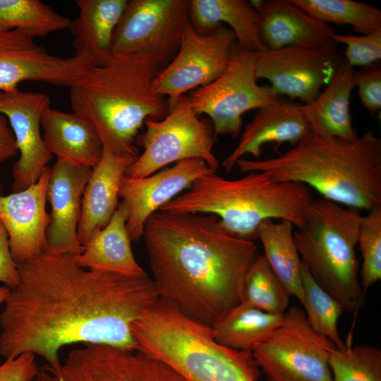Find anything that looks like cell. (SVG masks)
I'll use <instances>...</instances> for the list:
<instances>
[{
    "label": "cell",
    "instance_id": "1",
    "mask_svg": "<svg viewBox=\"0 0 381 381\" xmlns=\"http://www.w3.org/2000/svg\"><path fill=\"white\" fill-rule=\"evenodd\" d=\"M74 255L45 251L18 265L0 313L1 356L30 353L55 366L73 344L139 351L131 327L159 298L152 279L83 268Z\"/></svg>",
    "mask_w": 381,
    "mask_h": 381
},
{
    "label": "cell",
    "instance_id": "2",
    "mask_svg": "<svg viewBox=\"0 0 381 381\" xmlns=\"http://www.w3.org/2000/svg\"><path fill=\"white\" fill-rule=\"evenodd\" d=\"M143 237L159 297L187 316L211 327L241 302L258 248L229 234L217 216L157 210Z\"/></svg>",
    "mask_w": 381,
    "mask_h": 381
},
{
    "label": "cell",
    "instance_id": "3",
    "mask_svg": "<svg viewBox=\"0 0 381 381\" xmlns=\"http://www.w3.org/2000/svg\"><path fill=\"white\" fill-rule=\"evenodd\" d=\"M243 173L311 187L322 198L358 210L381 207V138L372 131L353 140L309 132L289 150L262 159H239Z\"/></svg>",
    "mask_w": 381,
    "mask_h": 381
},
{
    "label": "cell",
    "instance_id": "4",
    "mask_svg": "<svg viewBox=\"0 0 381 381\" xmlns=\"http://www.w3.org/2000/svg\"><path fill=\"white\" fill-rule=\"evenodd\" d=\"M159 71L149 56L112 54L68 87L73 112L93 123L103 146L138 152L133 143L145 121L162 119L169 111L167 99L152 89Z\"/></svg>",
    "mask_w": 381,
    "mask_h": 381
},
{
    "label": "cell",
    "instance_id": "5",
    "mask_svg": "<svg viewBox=\"0 0 381 381\" xmlns=\"http://www.w3.org/2000/svg\"><path fill=\"white\" fill-rule=\"evenodd\" d=\"M313 199L308 186L276 181L264 172L250 171L236 179L212 172L197 179L159 210L214 214L229 234L254 241L266 219L286 220L299 227Z\"/></svg>",
    "mask_w": 381,
    "mask_h": 381
},
{
    "label": "cell",
    "instance_id": "6",
    "mask_svg": "<svg viewBox=\"0 0 381 381\" xmlns=\"http://www.w3.org/2000/svg\"><path fill=\"white\" fill-rule=\"evenodd\" d=\"M139 351L174 369L186 381H258L252 351L235 350L213 338L211 327L159 298L131 327Z\"/></svg>",
    "mask_w": 381,
    "mask_h": 381
},
{
    "label": "cell",
    "instance_id": "7",
    "mask_svg": "<svg viewBox=\"0 0 381 381\" xmlns=\"http://www.w3.org/2000/svg\"><path fill=\"white\" fill-rule=\"evenodd\" d=\"M362 217L356 209L313 199L294 232L301 260L313 279L348 313L357 310L363 296L356 253Z\"/></svg>",
    "mask_w": 381,
    "mask_h": 381
},
{
    "label": "cell",
    "instance_id": "8",
    "mask_svg": "<svg viewBox=\"0 0 381 381\" xmlns=\"http://www.w3.org/2000/svg\"><path fill=\"white\" fill-rule=\"evenodd\" d=\"M256 52L236 42L225 71L216 80L182 96L179 101L198 115L207 114L215 136L236 138L241 132L243 115L274 103L279 97L270 86H260L255 75Z\"/></svg>",
    "mask_w": 381,
    "mask_h": 381
},
{
    "label": "cell",
    "instance_id": "9",
    "mask_svg": "<svg viewBox=\"0 0 381 381\" xmlns=\"http://www.w3.org/2000/svg\"><path fill=\"white\" fill-rule=\"evenodd\" d=\"M333 348L310 325L304 310L292 306L252 353L267 381H333L328 364Z\"/></svg>",
    "mask_w": 381,
    "mask_h": 381
},
{
    "label": "cell",
    "instance_id": "10",
    "mask_svg": "<svg viewBox=\"0 0 381 381\" xmlns=\"http://www.w3.org/2000/svg\"><path fill=\"white\" fill-rule=\"evenodd\" d=\"M144 123L143 152L128 168L126 176L143 178L171 163L190 159H201L215 171L219 168L212 150L216 138L212 125L179 100L162 119H147Z\"/></svg>",
    "mask_w": 381,
    "mask_h": 381
},
{
    "label": "cell",
    "instance_id": "11",
    "mask_svg": "<svg viewBox=\"0 0 381 381\" xmlns=\"http://www.w3.org/2000/svg\"><path fill=\"white\" fill-rule=\"evenodd\" d=\"M190 0H129L114 30L113 54L149 56L160 70L178 52Z\"/></svg>",
    "mask_w": 381,
    "mask_h": 381
},
{
    "label": "cell",
    "instance_id": "12",
    "mask_svg": "<svg viewBox=\"0 0 381 381\" xmlns=\"http://www.w3.org/2000/svg\"><path fill=\"white\" fill-rule=\"evenodd\" d=\"M236 42L234 32L224 25L202 35L188 20L178 52L155 77L152 90L167 99L170 111L186 93L208 85L225 71Z\"/></svg>",
    "mask_w": 381,
    "mask_h": 381
},
{
    "label": "cell",
    "instance_id": "13",
    "mask_svg": "<svg viewBox=\"0 0 381 381\" xmlns=\"http://www.w3.org/2000/svg\"><path fill=\"white\" fill-rule=\"evenodd\" d=\"M343 58L330 41L256 52L257 80L265 79L278 96L312 102L335 74Z\"/></svg>",
    "mask_w": 381,
    "mask_h": 381
},
{
    "label": "cell",
    "instance_id": "14",
    "mask_svg": "<svg viewBox=\"0 0 381 381\" xmlns=\"http://www.w3.org/2000/svg\"><path fill=\"white\" fill-rule=\"evenodd\" d=\"M33 381H186L163 361L140 351L85 344L64 362L44 364Z\"/></svg>",
    "mask_w": 381,
    "mask_h": 381
},
{
    "label": "cell",
    "instance_id": "15",
    "mask_svg": "<svg viewBox=\"0 0 381 381\" xmlns=\"http://www.w3.org/2000/svg\"><path fill=\"white\" fill-rule=\"evenodd\" d=\"M94 66L87 56L51 54L23 31L0 30V91L17 89L25 81L70 87L85 77Z\"/></svg>",
    "mask_w": 381,
    "mask_h": 381
},
{
    "label": "cell",
    "instance_id": "16",
    "mask_svg": "<svg viewBox=\"0 0 381 381\" xmlns=\"http://www.w3.org/2000/svg\"><path fill=\"white\" fill-rule=\"evenodd\" d=\"M50 106L48 95L18 88L0 91V113L13 132L20 157L13 168V193L35 183L52 158L41 133V117Z\"/></svg>",
    "mask_w": 381,
    "mask_h": 381
},
{
    "label": "cell",
    "instance_id": "17",
    "mask_svg": "<svg viewBox=\"0 0 381 381\" xmlns=\"http://www.w3.org/2000/svg\"><path fill=\"white\" fill-rule=\"evenodd\" d=\"M216 172L198 159L176 162L150 176L122 179L119 197L128 210L126 229L131 241L143 235L146 221L156 211L178 195L188 190L199 177Z\"/></svg>",
    "mask_w": 381,
    "mask_h": 381
},
{
    "label": "cell",
    "instance_id": "18",
    "mask_svg": "<svg viewBox=\"0 0 381 381\" xmlns=\"http://www.w3.org/2000/svg\"><path fill=\"white\" fill-rule=\"evenodd\" d=\"M92 169L61 158H57L51 168L47 190L51 213L46 233V252L57 255L83 252L77 231L83 193Z\"/></svg>",
    "mask_w": 381,
    "mask_h": 381
},
{
    "label": "cell",
    "instance_id": "19",
    "mask_svg": "<svg viewBox=\"0 0 381 381\" xmlns=\"http://www.w3.org/2000/svg\"><path fill=\"white\" fill-rule=\"evenodd\" d=\"M50 173L51 168L47 166L35 183L23 190L0 196V220L17 265L46 251V233L50 223L46 211Z\"/></svg>",
    "mask_w": 381,
    "mask_h": 381
},
{
    "label": "cell",
    "instance_id": "20",
    "mask_svg": "<svg viewBox=\"0 0 381 381\" xmlns=\"http://www.w3.org/2000/svg\"><path fill=\"white\" fill-rule=\"evenodd\" d=\"M309 132L302 104L279 96L274 103L257 109L238 145L222 165L229 172L236 162L246 155L258 159L265 145L273 143L278 146L289 143L294 147Z\"/></svg>",
    "mask_w": 381,
    "mask_h": 381
},
{
    "label": "cell",
    "instance_id": "21",
    "mask_svg": "<svg viewBox=\"0 0 381 381\" xmlns=\"http://www.w3.org/2000/svg\"><path fill=\"white\" fill-rule=\"evenodd\" d=\"M138 157V152H117L103 146L102 157L92 169L83 193L77 231L83 246L109 222L119 205L122 179Z\"/></svg>",
    "mask_w": 381,
    "mask_h": 381
},
{
    "label": "cell",
    "instance_id": "22",
    "mask_svg": "<svg viewBox=\"0 0 381 381\" xmlns=\"http://www.w3.org/2000/svg\"><path fill=\"white\" fill-rule=\"evenodd\" d=\"M250 3L258 13L260 40L268 49L330 41L336 33L330 24L313 18L289 0H258Z\"/></svg>",
    "mask_w": 381,
    "mask_h": 381
},
{
    "label": "cell",
    "instance_id": "23",
    "mask_svg": "<svg viewBox=\"0 0 381 381\" xmlns=\"http://www.w3.org/2000/svg\"><path fill=\"white\" fill-rule=\"evenodd\" d=\"M41 128L45 145L52 155L91 168L99 162L102 143L88 119L49 106L42 115Z\"/></svg>",
    "mask_w": 381,
    "mask_h": 381
},
{
    "label": "cell",
    "instance_id": "24",
    "mask_svg": "<svg viewBox=\"0 0 381 381\" xmlns=\"http://www.w3.org/2000/svg\"><path fill=\"white\" fill-rule=\"evenodd\" d=\"M128 218V207L122 201L107 224L90 236L83 252L74 255L77 263L83 268L100 272L131 276L146 274L131 249L126 229Z\"/></svg>",
    "mask_w": 381,
    "mask_h": 381
},
{
    "label": "cell",
    "instance_id": "25",
    "mask_svg": "<svg viewBox=\"0 0 381 381\" xmlns=\"http://www.w3.org/2000/svg\"><path fill=\"white\" fill-rule=\"evenodd\" d=\"M78 14L71 20L75 54L90 58L95 66L106 64L112 37L128 0H76Z\"/></svg>",
    "mask_w": 381,
    "mask_h": 381
},
{
    "label": "cell",
    "instance_id": "26",
    "mask_svg": "<svg viewBox=\"0 0 381 381\" xmlns=\"http://www.w3.org/2000/svg\"><path fill=\"white\" fill-rule=\"evenodd\" d=\"M353 73V67L343 58L325 90L312 102L302 104L310 132L346 140L358 136L350 113L351 95L355 87Z\"/></svg>",
    "mask_w": 381,
    "mask_h": 381
},
{
    "label": "cell",
    "instance_id": "27",
    "mask_svg": "<svg viewBox=\"0 0 381 381\" xmlns=\"http://www.w3.org/2000/svg\"><path fill=\"white\" fill-rule=\"evenodd\" d=\"M258 19L257 11L248 1L190 0L189 21L198 33L207 34L226 24L238 45L253 52L267 49L259 35Z\"/></svg>",
    "mask_w": 381,
    "mask_h": 381
},
{
    "label": "cell",
    "instance_id": "28",
    "mask_svg": "<svg viewBox=\"0 0 381 381\" xmlns=\"http://www.w3.org/2000/svg\"><path fill=\"white\" fill-rule=\"evenodd\" d=\"M283 315L241 302L224 312L210 327L219 344L235 350L252 351L280 325Z\"/></svg>",
    "mask_w": 381,
    "mask_h": 381
},
{
    "label": "cell",
    "instance_id": "29",
    "mask_svg": "<svg viewBox=\"0 0 381 381\" xmlns=\"http://www.w3.org/2000/svg\"><path fill=\"white\" fill-rule=\"evenodd\" d=\"M294 225L286 220L279 222L266 219L259 226L257 238L260 241L264 257L272 270L291 296L302 304V262L294 239Z\"/></svg>",
    "mask_w": 381,
    "mask_h": 381
},
{
    "label": "cell",
    "instance_id": "30",
    "mask_svg": "<svg viewBox=\"0 0 381 381\" xmlns=\"http://www.w3.org/2000/svg\"><path fill=\"white\" fill-rule=\"evenodd\" d=\"M71 20L39 0H0V30L44 37L69 28Z\"/></svg>",
    "mask_w": 381,
    "mask_h": 381
},
{
    "label": "cell",
    "instance_id": "31",
    "mask_svg": "<svg viewBox=\"0 0 381 381\" xmlns=\"http://www.w3.org/2000/svg\"><path fill=\"white\" fill-rule=\"evenodd\" d=\"M313 18L329 24L349 25L361 35L381 29V10L353 0H289Z\"/></svg>",
    "mask_w": 381,
    "mask_h": 381
},
{
    "label": "cell",
    "instance_id": "32",
    "mask_svg": "<svg viewBox=\"0 0 381 381\" xmlns=\"http://www.w3.org/2000/svg\"><path fill=\"white\" fill-rule=\"evenodd\" d=\"M301 281L302 305L308 323L317 332L330 340L337 349H346L347 344L341 340L338 331V322L344 308L315 282L303 262Z\"/></svg>",
    "mask_w": 381,
    "mask_h": 381
},
{
    "label": "cell",
    "instance_id": "33",
    "mask_svg": "<svg viewBox=\"0 0 381 381\" xmlns=\"http://www.w3.org/2000/svg\"><path fill=\"white\" fill-rule=\"evenodd\" d=\"M290 296L264 255L259 254L246 274L241 302L269 313L284 315Z\"/></svg>",
    "mask_w": 381,
    "mask_h": 381
},
{
    "label": "cell",
    "instance_id": "34",
    "mask_svg": "<svg viewBox=\"0 0 381 381\" xmlns=\"http://www.w3.org/2000/svg\"><path fill=\"white\" fill-rule=\"evenodd\" d=\"M328 364L333 381H381V350L372 345L333 348Z\"/></svg>",
    "mask_w": 381,
    "mask_h": 381
},
{
    "label": "cell",
    "instance_id": "35",
    "mask_svg": "<svg viewBox=\"0 0 381 381\" xmlns=\"http://www.w3.org/2000/svg\"><path fill=\"white\" fill-rule=\"evenodd\" d=\"M358 245L363 260L360 282L364 294L381 279V207L362 217Z\"/></svg>",
    "mask_w": 381,
    "mask_h": 381
},
{
    "label": "cell",
    "instance_id": "36",
    "mask_svg": "<svg viewBox=\"0 0 381 381\" xmlns=\"http://www.w3.org/2000/svg\"><path fill=\"white\" fill-rule=\"evenodd\" d=\"M332 40L346 45L345 59L352 67H365L381 59V29L361 35L335 33Z\"/></svg>",
    "mask_w": 381,
    "mask_h": 381
},
{
    "label": "cell",
    "instance_id": "37",
    "mask_svg": "<svg viewBox=\"0 0 381 381\" xmlns=\"http://www.w3.org/2000/svg\"><path fill=\"white\" fill-rule=\"evenodd\" d=\"M353 77L362 105L375 116L381 109L380 61L354 71Z\"/></svg>",
    "mask_w": 381,
    "mask_h": 381
},
{
    "label": "cell",
    "instance_id": "38",
    "mask_svg": "<svg viewBox=\"0 0 381 381\" xmlns=\"http://www.w3.org/2000/svg\"><path fill=\"white\" fill-rule=\"evenodd\" d=\"M32 353H24L7 358L0 365V381H33L40 368Z\"/></svg>",
    "mask_w": 381,
    "mask_h": 381
},
{
    "label": "cell",
    "instance_id": "39",
    "mask_svg": "<svg viewBox=\"0 0 381 381\" xmlns=\"http://www.w3.org/2000/svg\"><path fill=\"white\" fill-rule=\"evenodd\" d=\"M0 282L9 289L18 282V267L14 261L9 244L8 234L0 220Z\"/></svg>",
    "mask_w": 381,
    "mask_h": 381
},
{
    "label": "cell",
    "instance_id": "40",
    "mask_svg": "<svg viewBox=\"0 0 381 381\" xmlns=\"http://www.w3.org/2000/svg\"><path fill=\"white\" fill-rule=\"evenodd\" d=\"M13 132L5 115L0 113V164L13 157L18 152Z\"/></svg>",
    "mask_w": 381,
    "mask_h": 381
},
{
    "label": "cell",
    "instance_id": "41",
    "mask_svg": "<svg viewBox=\"0 0 381 381\" xmlns=\"http://www.w3.org/2000/svg\"><path fill=\"white\" fill-rule=\"evenodd\" d=\"M10 289L5 285H0V304L4 303L8 297Z\"/></svg>",
    "mask_w": 381,
    "mask_h": 381
}]
</instances>
